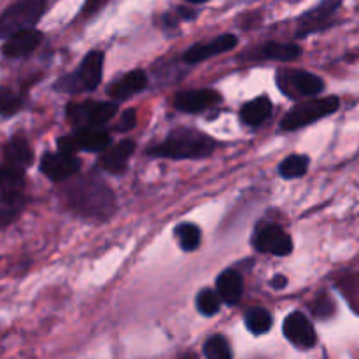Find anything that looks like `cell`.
Listing matches in <instances>:
<instances>
[{
	"instance_id": "6da1fadb",
	"label": "cell",
	"mask_w": 359,
	"mask_h": 359,
	"mask_svg": "<svg viewBox=\"0 0 359 359\" xmlns=\"http://www.w3.org/2000/svg\"><path fill=\"white\" fill-rule=\"evenodd\" d=\"M67 207L90 219H109L116 210L112 189L97 177H84L63 189Z\"/></svg>"
},
{
	"instance_id": "7a4b0ae2",
	"label": "cell",
	"mask_w": 359,
	"mask_h": 359,
	"mask_svg": "<svg viewBox=\"0 0 359 359\" xmlns=\"http://www.w3.org/2000/svg\"><path fill=\"white\" fill-rule=\"evenodd\" d=\"M216 149V142L205 133L193 128H175L163 142L151 146L147 154L168 160H202L210 156Z\"/></svg>"
},
{
	"instance_id": "3957f363",
	"label": "cell",
	"mask_w": 359,
	"mask_h": 359,
	"mask_svg": "<svg viewBox=\"0 0 359 359\" xmlns=\"http://www.w3.org/2000/svg\"><path fill=\"white\" fill-rule=\"evenodd\" d=\"M102 72H104V53L93 49L84 56L76 72L60 77L58 83L55 84V90L70 95L93 91L100 84Z\"/></svg>"
},
{
	"instance_id": "277c9868",
	"label": "cell",
	"mask_w": 359,
	"mask_h": 359,
	"mask_svg": "<svg viewBox=\"0 0 359 359\" xmlns=\"http://www.w3.org/2000/svg\"><path fill=\"white\" fill-rule=\"evenodd\" d=\"M46 11V0H18L0 14V39L34 28Z\"/></svg>"
},
{
	"instance_id": "5b68a950",
	"label": "cell",
	"mask_w": 359,
	"mask_h": 359,
	"mask_svg": "<svg viewBox=\"0 0 359 359\" xmlns=\"http://www.w3.org/2000/svg\"><path fill=\"white\" fill-rule=\"evenodd\" d=\"M339 107L340 100L337 97L314 98V100L304 102L284 116L283 121H280V130L291 132V130L304 128V126L316 123L318 119L333 114V112L339 111Z\"/></svg>"
},
{
	"instance_id": "8992f818",
	"label": "cell",
	"mask_w": 359,
	"mask_h": 359,
	"mask_svg": "<svg viewBox=\"0 0 359 359\" xmlns=\"http://www.w3.org/2000/svg\"><path fill=\"white\" fill-rule=\"evenodd\" d=\"M277 88L287 98L314 97L325 90V81L307 70L280 69L277 72Z\"/></svg>"
},
{
	"instance_id": "52a82bcc",
	"label": "cell",
	"mask_w": 359,
	"mask_h": 359,
	"mask_svg": "<svg viewBox=\"0 0 359 359\" xmlns=\"http://www.w3.org/2000/svg\"><path fill=\"white\" fill-rule=\"evenodd\" d=\"M116 112H118V105L114 102L86 100L81 104L67 105V118L77 128L105 125L114 118Z\"/></svg>"
},
{
	"instance_id": "ba28073f",
	"label": "cell",
	"mask_w": 359,
	"mask_h": 359,
	"mask_svg": "<svg viewBox=\"0 0 359 359\" xmlns=\"http://www.w3.org/2000/svg\"><path fill=\"white\" fill-rule=\"evenodd\" d=\"M111 144V135L105 130H100L98 126H86L79 128L72 135L60 137L58 149L67 154H76L77 151H105Z\"/></svg>"
},
{
	"instance_id": "9c48e42d",
	"label": "cell",
	"mask_w": 359,
	"mask_h": 359,
	"mask_svg": "<svg viewBox=\"0 0 359 359\" xmlns=\"http://www.w3.org/2000/svg\"><path fill=\"white\" fill-rule=\"evenodd\" d=\"M342 6V0H323L314 9L302 14L298 20L297 37H307V35L323 32L335 25V14Z\"/></svg>"
},
{
	"instance_id": "30bf717a",
	"label": "cell",
	"mask_w": 359,
	"mask_h": 359,
	"mask_svg": "<svg viewBox=\"0 0 359 359\" xmlns=\"http://www.w3.org/2000/svg\"><path fill=\"white\" fill-rule=\"evenodd\" d=\"M252 244L259 252L273 256H287L293 251V241L290 235L277 224H262L256 230Z\"/></svg>"
},
{
	"instance_id": "8fae6325",
	"label": "cell",
	"mask_w": 359,
	"mask_h": 359,
	"mask_svg": "<svg viewBox=\"0 0 359 359\" xmlns=\"http://www.w3.org/2000/svg\"><path fill=\"white\" fill-rule=\"evenodd\" d=\"M284 337L293 344L298 349H312L318 342V335L312 326V323L305 318L302 312H291L286 319H284Z\"/></svg>"
},
{
	"instance_id": "7c38bea8",
	"label": "cell",
	"mask_w": 359,
	"mask_h": 359,
	"mask_svg": "<svg viewBox=\"0 0 359 359\" xmlns=\"http://www.w3.org/2000/svg\"><path fill=\"white\" fill-rule=\"evenodd\" d=\"M81 168L79 158L67 153H46L41 160V172L51 181H65Z\"/></svg>"
},
{
	"instance_id": "4fadbf2b",
	"label": "cell",
	"mask_w": 359,
	"mask_h": 359,
	"mask_svg": "<svg viewBox=\"0 0 359 359\" xmlns=\"http://www.w3.org/2000/svg\"><path fill=\"white\" fill-rule=\"evenodd\" d=\"M237 37L231 34H224L219 35V37L212 39L209 42H198V44L191 46L188 51L184 53L182 60L186 63H200L203 60H209L212 56L221 55V53H226L230 49H233L237 46Z\"/></svg>"
},
{
	"instance_id": "5bb4252c",
	"label": "cell",
	"mask_w": 359,
	"mask_h": 359,
	"mask_svg": "<svg viewBox=\"0 0 359 359\" xmlns=\"http://www.w3.org/2000/svg\"><path fill=\"white\" fill-rule=\"evenodd\" d=\"M302 55V48L290 42H266V44L258 46L255 49H249L245 55L241 56V60H276V62H293Z\"/></svg>"
},
{
	"instance_id": "9a60e30c",
	"label": "cell",
	"mask_w": 359,
	"mask_h": 359,
	"mask_svg": "<svg viewBox=\"0 0 359 359\" xmlns=\"http://www.w3.org/2000/svg\"><path fill=\"white\" fill-rule=\"evenodd\" d=\"M221 102V95L214 90L181 91L174 97V107L181 112H202Z\"/></svg>"
},
{
	"instance_id": "2e32d148",
	"label": "cell",
	"mask_w": 359,
	"mask_h": 359,
	"mask_svg": "<svg viewBox=\"0 0 359 359\" xmlns=\"http://www.w3.org/2000/svg\"><path fill=\"white\" fill-rule=\"evenodd\" d=\"M133 151H135V142L133 140H121V142H118L112 147H107L102 153L100 167L104 170L111 172V174H123L126 170V167H128V160L133 154Z\"/></svg>"
},
{
	"instance_id": "e0dca14e",
	"label": "cell",
	"mask_w": 359,
	"mask_h": 359,
	"mask_svg": "<svg viewBox=\"0 0 359 359\" xmlns=\"http://www.w3.org/2000/svg\"><path fill=\"white\" fill-rule=\"evenodd\" d=\"M42 34L35 28H28V30H21L18 34L7 37L6 44H4L2 53L7 58H21L27 56L41 44Z\"/></svg>"
},
{
	"instance_id": "ac0fdd59",
	"label": "cell",
	"mask_w": 359,
	"mask_h": 359,
	"mask_svg": "<svg viewBox=\"0 0 359 359\" xmlns=\"http://www.w3.org/2000/svg\"><path fill=\"white\" fill-rule=\"evenodd\" d=\"M147 86V74L144 70L137 69L132 72L125 74L119 77L116 83H112L107 88V95L114 100H126V98L133 97L135 93L142 91Z\"/></svg>"
},
{
	"instance_id": "d6986e66",
	"label": "cell",
	"mask_w": 359,
	"mask_h": 359,
	"mask_svg": "<svg viewBox=\"0 0 359 359\" xmlns=\"http://www.w3.org/2000/svg\"><path fill=\"white\" fill-rule=\"evenodd\" d=\"M216 291L226 305H235L244 293V279L237 270H224L216 280Z\"/></svg>"
},
{
	"instance_id": "ffe728a7",
	"label": "cell",
	"mask_w": 359,
	"mask_h": 359,
	"mask_svg": "<svg viewBox=\"0 0 359 359\" xmlns=\"http://www.w3.org/2000/svg\"><path fill=\"white\" fill-rule=\"evenodd\" d=\"M272 116V102L269 97H258L242 107L241 118L249 126H262Z\"/></svg>"
},
{
	"instance_id": "44dd1931",
	"label": "cell",
	"mask_w": 359,
	"mask_h": 359,
	"mask_svg": "<svg viewBox=\"0 0 359 359\" xmlns=\"http://www.w3.org/2000/svg\"><path fill=\"white\" fill-rule=\"evenodd\" d=\"M4 156H6L7 163L18 168L30 167L32 161H34V153H32L30 144L21 135L14 137V139L7 142L6 149H4Z\"/></svg>"
},
{
	"instance_id": "7402d4cb",
	"label": "cell",
	"mask_w": 359,
	"mask_h": 359,
	"mask_svg": "<svg viewBox=\"0 0 359 359\" xmlns=\"http://www.w3.org/2000/svg\"><path fill=\"white\" fill-rule=\"evenodd\" d=\"M25 207V198L21 191H7L0 198V228L13 223Z\"/></svg>"
},
{
	"instance_id": "603a6c76",
	"label": "cell",
	"mask_w": 359,
	"mask_h": 359,
	"mask_svg": "<svg viewBox=\"0 0 359 359\" xmlns=\"http://www.w3.org/2000/svg\"><path fill=\"white\" fill-rule=\"evenodd\" d=\"M245 328L252 333V335H265L272 328V316L269 311L262 307L249 309L245 314Z\"/></svg>"
},
{
	"instance_id": "cb8c5ba5",
	"label": "cell",
	"mask_w": 359,
	"mask_h": 359,
	"mask_svg": "<svg viewBox=\"0 0 359 359\" xmlns=\"http://www.w3.org/2000/svg\"><path fill=\"white\" fill-rule=\"evenodd\" d=\"M175 237H177L181 248L188 252L195 251L202 241L200 228L193 223H181L179 226H175Z\"/></svg>"
},
{
	"instance_id": "d4e9b609",
	"label": "cell",
	"mask_w": 359,
	"mask_h": 359,
	"mask_svg": "<svg viewBox=\"0 0 359 359\" xmlns=\"http://www.w3.org/2000/svg\"><path fill=\"white\" fill-rule=\"evenodd\" d=\"M309 170V158L304 154H291L280 163L279 174L284 179H297L302 177Z\"/></svg>"
},
{
	"instance_id": "484cf974",
	"label": "cell",
	"mask_w": 359,
	"mask_h": 359,
	"mask_svg": "<svg viewBox=\"0 0 359 359\" xmlns=\"http://www.w3.org/2000/svg\"><path fill=\"white\" fill-rule=\"evenodd\" d=\"M25 186L23 168H18L9 165V167H0V189L7 191H21Z\"/></svg>"
},
{
	"instance_id": "4316f807",
	"label": "cell",
	"mask_w": 359,
	"mask_h": 359,
	"mask_svg": "<svg viewBox=\"0 0 359 359\" xmlns=\"http://www.w3.org/2000/svg\"><path fill=\"white\" fill-rule=\"evenodd\" d=\"M221 297L217 291L214 290H202L198 294H196V309L202 316H210L217 314L221 309Z\"/></svg>"
},
{
	"instance_id": "83f0119b",
	"label": "cell",
	"mask_w": 359,
	"mask_h": 359,
	"mask_svg": "<svg viewBox=\"0 0 359 359\" xmlns=\"http://www.w3.org/2000/svg\"><path fill=\"white\" fill-rule=\"evenodd\" d=\"M203 356L209 359H230L231 349L228 346V340L221 335L210 337L203 346Z\"/></svg>"
},
{
	"instance_id": "f1b7e54d",
	"label": "cell",
	"mask_w": 359,
	"mask_h": 359,
	"mask_svg": "<svg viewBox=\"0 0 359 359\" xmlns=\"http://www.w3.org/2000/svg\"><path fill=\"white\" fill-rule=\"evenodd\" d=\"M20 95L13 91L11 88H0V116H13L21 109Z\"/></svg>"
},
{
	"instance_id": "f546056e",
	"label": "cell",
	"mask_w": 359,
	"mask_h": 359,
	"mask_svg": "<svg viewBox=\"0 0 359 359\" xmlns=\"http://www.w3.org/2000/svg\"><path fill=\"white\" fill-rule=\"evenodd\" d=\"M135 125H137V112L133 111V109H128V111H125V114L121 116V121H119L118 130L119 132H130Z\"/></svg>"
},
{
	"instance_id": "4dcf8cb0",
	"label": "cell",
	"mask_w": 359,
	"mask_h": 359,
	"mask_svg": "<svg viewBox=\"0 0 359 359\" xmlns=\"http://www.w3.org/2000/svg\"><path fill=\"white\" fill-rule=\"evenodd\" d=\"M333 311H335V307H333L332 300L328 297H323L314 307L316 316H319V318H328V316L333 314Z\"/></svg>"
},
{
	"instance_id": "1f68e13d",
	"label": "cell",
	"mask_w": 359,
	"mask_h": 359,
	"mask_svg": "<svg viewBox=\"0 0 359 359\" xmlns=\"http://www.w3.org/2000/svg\"><path fill=\"white\" fill-rule=\"evenodd\" d=\"M107 2H111V0H86L83 6V11H81V14H83V16H91V14L100 13Z\"/></svg>"
},
{
	"instance_id": "d6a6232c",
	"label": "cell",
	"mask_w": 359,
	"mask_h": 359,
	"mask_svg": "<svg viewBox=\"0 0 359 359\" xmlns=\"http://www.w3.org/2000/svg\"><path fill=\"white\" fill-rule=\"evenodd\" d=\"M270 286H272L273 290H284V287L287 286V279L284 276H280V273H277V276H273V279L270 280Z\"/></svg>"
},
{
	"instance_id": "836d02e7",
	"label": "cell",
	"mask_w": 359,
	"mask_h": 359,
	"mask_svg": "<svg viewBox=\"0 0 359 359\" xmlns=\"http://www.w3.org/2000/svg\"><path fill=\"white\" fill-rule=\"evenodd\" d=\"M177 16L184 18V20H193V18H196V13H195V11L188 9V7H179Z\"/></svg>"
},
{
	"instance_id": "e575fe53",
	"label": "cell",
	"mask_w": 359,
	"mask_h": 359,
	"mask_svg": "<svg viewBox=\"0 0 359 359\" xmlns=\"http://www.w3.org/2000/svg\"><path fill=\"white\" fill-rule=\"evenodd\" d=\"M186 2H189V4H205L207 0H186Z\"/></svg>"
}]
</instances>
